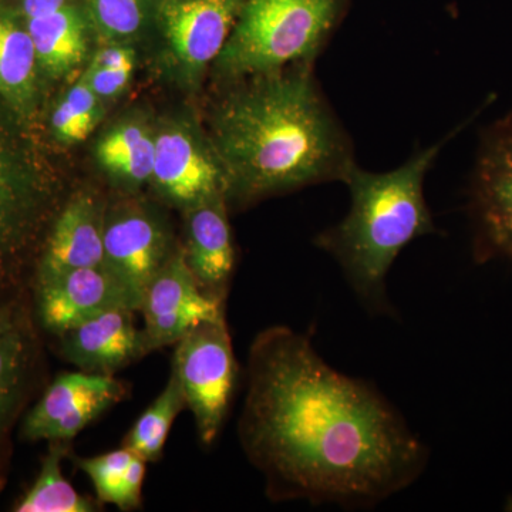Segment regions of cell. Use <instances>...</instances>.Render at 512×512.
<instances>
[{"label": "cell", "instance_id": "obj_27", "mask_svg": "<svg viewBox=\"0 0 512 512\" xmlns=\"http://www.w3.org/2000/svg\"><path fill=\"white\" fill-rule=\"evenodd\" d=\"M146 464L147 461L137 454L131 460L130 466L124 474L123 483H121L119 497L114 504L121 511L136 510L140 507L144 478H146Z\"/></svg>", "mask_w": 512, "mask_h": 512}, {"label": "cell", "instance_id": "obj_28", "mask_svg": "<svg viewBox=\"0 0 512 512\" xmlns=\"http://www.w3.org/2000/svg\"><path fill=\"white\" fill-rule=\"evenodd\" d=\"M74 3L76 0H0V5L12 10L25 20L50 15Z\"/></svg>", "mask_w": 512, "mask_h": 512}, {"label": "cell", "instance_id": "obj_8", "mask_svg": "<svg viewBox=\"0 0 512 512\" xmlns=\"http://www.w3.org/2000/svg\"><path fill=\"white\" fill-rule=\"evenodd\" d=\"M470 207L477 261L498 259L512 268V113L481 141Z\"/></svg>", "mask_w": 512, "mask_h": 512}, {"label": "cell", "instance_id": "obj_4", "mask_svg": "<svg viewBox=\"0 0 512 512\" xmlns=\"http://www.w3.org/2000/svg\"><path fill=\"white\" fill-rule=\"evenodd\" d=\"M26 124L0 100V302L30 291L40 249L64 202L59 177Z\"/></svg>", "mask_w": 512, "mask_h": 512}, {"label": "cell", "instance_id": "obj_21", "mask_svg": "<svg viewBox=\"0 0 512 512\" xmlns=\"http://www.w3.org/2000/svg\"><path fill=\"white\" fill-rule=\"evenodd\" d=\"M96 154L101 167L113 177L141 184L153 175L156 136L144 124L128 121L101 138Z\"/></svg>", "mask_w": 512, "mask_h": 512}, {"label": "cell", "instance_id": "obj_22", "mask_svg": "<svg viewBox=\"0 0 512 512\" xmlns=\"http://www.w3.org/2000/svg\"><path fill=\"white\" fill-rule=\"evenodd\" d=\"M183 389L177 377L171 373L163 392L138 417L133 429L128 431L123 447L136 453L147 461H157L163 454L168 434L174 420L184 409Z\"/></svg>", "mask_w": 512, "mask_h": 512}, {"label": "cell", "instance_id": "obj_6", "mask_svg": "<svg viewBox=\"0 0 512 512\" xmlns=\"http://www.w3.org/2000/svg\"><path fill=\"white\" fill-rule=\"evenodd\" d=\"M45 377V346L29 291L0 302V493L12 468L13 434Z\"/></svg>", "mask_w": 512, "mask_h": 512}, {"label": "cell", "instance_id": "obj_29", "mask_svg": "<svg viewBox=\"0 0 512 512\" xmlns=\"http://www.w3.org/2000/svg\"><path fill=\"white\" fill-rule=\"evenodd\" d=\"M93 67H103V69H120V67H134L133 50L124 46H110L101 49L94 56Z\"/></svg>", "mask_w": 512, "mask_h": 512}, {"label": "cell", "instance_id": "obj_5", "mask_svg": "<svg viewBox=\"0 0 512 512\" xmlns=\"http://www.w3.org/2000/svg\"><path fill=\"white\" fill-rule=\"evenodd\" d=\"M343 0H242L217 59L227 79L279 72L311 63L335 26Z\"/></svg>", "mask_w": 512, "mask_h": 512}, {"label": "cell", "instance_id": "obj_14", "mask_svg": "<svg viewBox=\"0 0 512 512\" xmlns=\"http://www.w3.org/2000/svg\"><path fill=\"white\" fill-rule=\"evenodd\" d=\"M241 6L242 0H164L161 25L181 66L195 73L217 62Z\"/></svg>", "mask_w": 512, "mask_h": 512}, {"label": "cell", "instance_id": "obj_25", "mask_svg": "<svg viewBox=\"0 0 512 512\" xmlns=\"http://www.w3.org/2000/svg\"><path fill=\"white\" fill-rule=\"evenodd\" d=\"M100 28L114 37L133 36L143 23L141 0H90Z\"/></svg>", "mask_w": 512, "mask_h": 512}, {"label": "cell", "instance_id": "obj_19", "mask_svg": "<svg viewBox=\"0 0 512 512\" xmlns=\"http://www.w3.org/2000/svg\"><path fill=\"white\" fill-rule=\"evenodd\" d=\"M25 22L35 45L40 72L60 79L83 63L87 53L86 25L76 3Z\"/></svg>", "mask_w": 512, "mask_h": 512}, {"label": "cell", "instance_id": "obj_1", "mask_svg": "<svg viewBox=\"0 0 512 512\" xmlns=\"http://www.w3.org/2000/svg\"><path fill=\"white\" fill-rule=\"evenodd\" d=\"M241 446L272 501L376 507L423 474L429 451L375 387L323 360L286 326L248 355Z\"/></svg>", "mask_w": 512, "mask_h": 512}, {"label": "cell", "instance_id": "obj_26", "mask_svg": "<svg viewBox=\"0 0 512 512\" xmlns=\"http://www.w3.org/2000/svg\"><path fill=\"white\" fill-rule=\"evenodd\" d=\"M134 67H120V69H103V67L90 66L83 80L89 84L90 89L99 99H113L130 83Z\"/></svg>", "mask_w": 512, "mask_h": 512}, {"label": "cell", "instance_id": "obj_11", "mask_svg": "<svg viewBox=\"0 0 512 512\" xmlns=\"http://www.w3.org/2000/svg\"><path fill=\"white\" fill-rule=\"evenodd\" d=\"M103 266L127 289L137 311L144 291L174 254L163 222L143 205L106 211Z\"/></svg>", "mask_w": 512, "mask_h": 512}, {"label": "cell", "instance_id": "obj_16", "mask_svg": "<svg viewBox=\"0 0 512 512\" xmlns=\"http://www.w3.org/2000/svg\"><path fill=\"white\" fill-rule=\"evenodd\" d=\"M151 180L164 197L184 207L224 192V175L211 146L183 126L157 134Z\"/></svg>", "mask_w": 512, "mask_h": 512}, {"label": "cell", "instance_id": "obj_18", "mask_svg": "<svg viewBox=\"0 0 512 512\" xmlns=\"http://www.w3.org/2000/svg\"><path fill=\"white\" fill-rule=\"evenodd\" d=\"M40 74L25 19L0 5V100L26 123L39 104Z\"/></svg>", "mask_w": 512, "mask_h": 512}, {"label": "cell", "instance_id": "obj_9", "mask_svg": "<svg viewBox=\"0 0 512 512\" xmlns=\"http://www.w3.org/2000/svg\"><path fill=\"white\" fill-rule=\"evenodd\" d=\"M126 386L114 376L62 373L47 384L20 423V439L72 441L97 417L126 397Z\"/></svg>", "mask_w": 512, "mask_h": 512}, {"label": "cell", "instance_id": "obj_12", "mask_svg": "<svg viewBox=\"0 0 512 512\" xmlns=\"http://www.w3.org/2000/svg\"><path fill=\"white\" fill-rule=\"evenodd\" d=\"M30 296L40 332L57 339L110 309L130 308L138 312L130 293L103 265L66 272L30 289Z\"/></svg>", "mask_w": 512, "mask_h": 512}, {"label": "cell", "instance_id": "obj_10", "mask_svg": "<svg viewBox=\"0 0 512 512\" xmlns=\"http://www.w3.org/2000/svg\"><path fill=\"white\" fill-rule=\"evenodd\" d=\"M138 312L151 353L175 345L202 322L225 318V301L202 289L178 249L147 286Z\"/></svg>", "mask_w": 512, "mask_h": 512}, {"label": "cell", "instance_id": "obj_15", "mask_svg": "<svg viewBox=\"0 0 512 512\" xmlns=\"http://www.w3.org/2000/svg\"><path fill=\"white\" fill-rule=\"evenodd\" d=\"M133 309H110L60 336L66 362L94 375L114 376L148 355L143 329L137 328Z\"/></svg>", "mask_w": 512, "mask_h": 512}, {"label": "cell", "instance_id": "obj_2", "mask_svg": "<svg viewBox=\"0 0 512 512\" xmlns=\"http://www.w3.org/2000/svg\"><path fill=\"white\" fill-rule=\"evenodd\" d=\"M241 80L211 117L210 146L227 202L251 204L306 185L345 181L355 164L352 150L309 63Z\"/></svg>", "mask_w": 512, "mask_h": 512}, {"label": "cell", "instance_id": "obj_7", "mask_svg": "<svg viewBox=\"0 0 512 512\" xmlns=\"http://www.w3.org/2000/svg\"><path fill=\"white\" fill-rule=\"evenodd\" d=\"M171 373L183 389L204 446L217 440L224 426L238 367L227 319L207 320L175 343Z\"/></svg>", "mask_w": 512, "mask_h": 512}, {"label": "cell", "instance_id": "obj_3", "mask_svg": "<svg viewBox=\"0 0 512 512\" xmlns=\"http://www.w3.org/2000/svg\"><path fill=\"white\" fill-rule=\"evenodd\" d=\"M443 144L387 173H369L353 164L343 181L350 191L348 215L316 238V245L339 262L370 313L392 315L386 281L394 259L414 239L436 232L423 184Z\"/></svg>", "mask_w": 512, "mask_h": 512}, {"label": "cell", "instance_id": "obj_17", "mask_svg": "<svg viewBox=\"0 0 512 512\" xmlns=\"http://www.w3.org/2000/svg\"><path fill=\"white\" fill-rule=\"evenodd\" d=\"M187 211L185 259L202 289L225 301L237 255L224 192L190 205Z\"/></svg>", "mask_w": 512, "mask_h": 512}, {"label": "cell", "instance_id": "obj_20", "mask_svg": "<svg viewBox=\"0 0 512 512\" xmlns=\"http://www.w3.org/2000/svg\"><path fill=\"white\" fill-rule=\"evenodd\" d=\"M70 441H47L39 473L28 490L13 504L15 512H93L97 503L77 493L64 477L62 463L69 454Z\"/></svg>", "mask_w": 512, "mask_h": 512}, {"label": "cell", "instance_id": "obj_23", "mask_svg": "<svg viewBox=\"0 0 512 512\" xmlns=\"http://www.w3.org/2000/svg\"><path fill=\"white\" fill-rule=\"evenodd\" d=\"M99 100L83 79L74 84L50 116L53 137L67 146L86 140L101 119Z\"/></svg>", "mask_w": 512, "mask_h": 512}, {"label": "cell", "instance_id": "obj_13", "mask_svg": "<svg viewBox=\"0 0 512 512\" xmlns=\"http://www.w3.org/2000/svg\"><path fill=\"white\" fill-rule=\"evenodd\" d=\"M106 211L90 191L63 202L40 249L30 289L74 269L103 265Z\"/></svg>", "mask_w": 512, "mask_h": 512}, {"label": "cell", "instance_id": "obj_24", "mask_svg": "<svg viewBox=\"0 0 512 512\" xmlns=\"http://www.w3.org/2000/svg\"><path fill=\"white\" fill-rule=\"evenodd\" d=\"M136 453L123 447L100 456L80 458L77 467L92 480L100 503L116 504L121 483Z\"/></svg>", "mask_w": 512, "mask_h": 512}]
</instances>
